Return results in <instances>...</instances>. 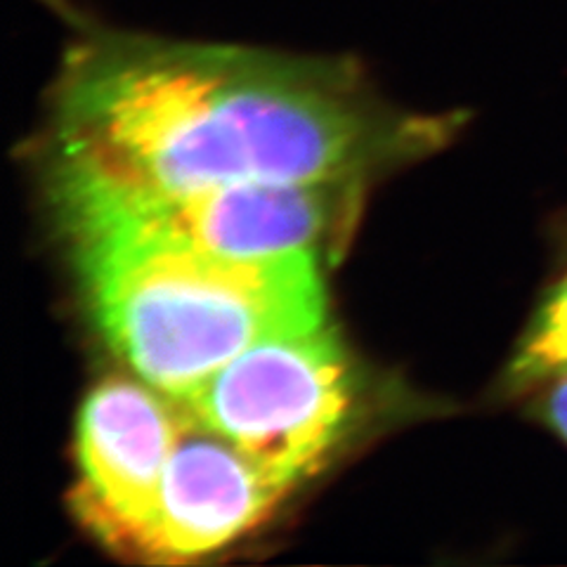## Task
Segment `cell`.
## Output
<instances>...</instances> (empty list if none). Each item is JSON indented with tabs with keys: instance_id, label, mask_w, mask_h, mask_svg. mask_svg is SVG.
<instances>
[{
	"instance_id": "7a4b0ae2",
	"label": "cell",
	"mask_w": 567,
	"mask_h": 567,
	"mask_svg": "<svg viewBox=\"0 0 567 567\" xmlns=\"http://www.w3.org/2000/svg\"><path fill=\"white\" fill-rule=\"evenodd\" d=\"M66 235L104 339L142 381L175 400L246 348L327 322L315 251L233 258L131 229Z\"/></svg>"
},
{
	"instance_id": "5b68a950",
	"label": "cell",
	"mask_w": 567,
	"mask_h": 567,
	"mask_svg": "<svg viewBox=\"0 0 567 567\" xmlns=\"http://www.w3.org/2000/svg\"><path fill=\"white\" fill-rule=\"evenodd\" d=\"M181 423L183 402L145 381L110 379L85 398L76 508L106 544L137 554Z\"/></svg>"
},
{
	"instance_id": "277c9868",
	"label": "cell",
	"mask_w": 567,
	"mask_h": 567,
	"mask_svg": "<svg viewBox=\"0 0 567 567\" xmlns=\"http://www.w3.org/2000/svg\"><path fill=\"white\" fill-rule=\"evenodd\" d=\"M362 185H233L185 194L52 185V194L64 229H131L220 256L270 258L333 248L352 225Z\"/></svg>"
},
{
	"instance_id": "ba28073f",
	"label": "cell",
	"mask_w": 567,
	"mask_h": 567,
	"mask_svg": "<svg viewBox=\"0 0 567 567\" xmlns=\"http://www.w3.org/2000/svg\"><path fill=\"white\" fill-rule=\"evenodd\" d=\"M546 414L551 419L554 429L567 440V374L556 377L551 393H548Z\"/></svg>"
},
{
	"instance_id": "6da1fadb",
	"label": "cell",
	"mask_w": 567,
	"mask_h": 567,
	"mask_svg": "<svg viewBox=\"0 0 567 567\" xmlns=\"http://www.w3.org/2000/svg\"><path fill=\"white\" fill-rule=\"evenodd\" d=\"M52 185L185 194L364 183L431 150L435 118L385 106L348 60L171 41L69 12Z\"/></svg>"
},
{
	"instance_id": "3957f363",
	"label": "cell",
	"mask_w": 567,
	"mask_h": 567,
	"mask_svg": "<svg viewBox=\"0 0 567 567\" xmlns=\"http://www.w3.org/2000/svg\"><path fill=\"white\" fill-rule=\"evenodd\" d=\"M354 393L348 352L322 324L246 348L181 402L291 492L341 442Z\"/></svg>"
},
{
	"instance_id": "52a82bcc",
	"label": "cell",
	"mask_w": 567,
	"mask_h": 567,
	"mask_svg": "<svg viewBox=\"0 0 567 567\" xmlns=\"http://www.w3.org/2000/svg\"><path fill=\"white\" fill-rule=\"evenodd\" d=\"M560 374H567V275L548 298L511 369L513 381L523 383Z\"/></svg>"
},
{
	"instance_id": "8992f818",
	"label": "cell",
	"mask_w": 567,
	"mask_h": 567,
	"mask_svg": "<svg viewBox=\"0 0 567 567\" xmlns=\"http://www.w3.org/2000/svg\"><path fill=\"white\" fill-rule=\"evenodd\" d=\"M287 492L183 402L181 433L137 554L181 563L218 551L262 523Z\"/></svg>"
}]
</instances>
